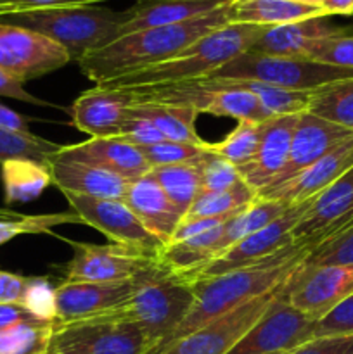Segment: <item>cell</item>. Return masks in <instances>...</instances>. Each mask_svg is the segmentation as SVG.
Here are the masks:
<instances>
[{
	"label": "cell",
	"mask_w": 353,
	"mask_h": 354,
	"mask_svg": "<svg viewBox=\"0 0 353 354\" xmlns=\"http://www.w3.org/2000/svg\"><path fill=\"white\" fill-rule=\"evenodd\" d=\"M308 249L301 244H291L280 249L275 254L262 259L258 263L221 273L217 277L190 280L194 290V304L185 320L179 325L175 332L159 346L152 354L161 353L166 346L176 339L190 334L196 328L203 327L208 322L237 310L242 304L270 292L282 286L291 273L301 265Z\"/></svg>",
	"instance_id": "obj_1"
},
{
	"label": "cell",
	"mask_w": 353,
	"mask_h": 354,
	"mask_svg": "<svg viewBox=\"0 0 353 354\" xmlns=\"http://www.w3.org/2000/svg\"><path fill=\"white\" fill-rule=\"evenodd\" d=\"M232 3L185 23L149 28L118 37L76 62L83 75L96 82V85L159 64L175 57L204 35L230 23Z\"/></svg>",
	"instance_id": "obj_2"
},
{
	"label": "cell",
	"mask_w": 353,
	"mask_h": 354,
	"mask_svg": "<svg viewBox=\"0 0 353 354\" xmlns=\"http://www.w3.org/2000/svg\"><path fill=\"white\" fill-rule=\"evenodd\" d=\"M265 30L266 26H256V24L228 23L204 35L168 61L118 76L100 86L132 88V86L168 85V83L206 78L242 52H248L265 33Z\"/></svg>",
	"instance_id": "obj_3"
},
{
	"label": "cell",
	"mask_w": 353,
	"mask_h": 354,
	"mask_svg": "<svg viewBox=\"0 0 353 354\" xmlns=\"http://www.w3.org/2000/svg\"><path fill=\"white\" fill-rule=\"evenodd\" d=\"M0 24L26 28L44 35L64 47L73 61H80L90 52L116 40L121 12L97 3L48 7L2 17Z\"/></svg>",
	"instance_id": "obj_4"
},
{
	"label": "cell",
	"mask_w": 353,
	"mask_h": 354,
	"mask_svg": "<svg viewBox=\"0 0 353 354\" xmlns=\"http://www.w3.org/2000/svg\"><path fill=\"white\" fill-rule=\"evenodd\" d=\"M192 304L190 283L158 261L135 277L134 294L125 310L142 327L149 342L147 354H152L185 320Z\"/></svg>",
	"instance_id": "obj_5"
},
{
	"label": "cell",
	"mask_w": 353,
	"mask_h": 354,
	"mask_svg": "<svg viewBox=\"0 0 353 354\" xmlns=\"http://www.w3.org/2000/svg\"><path fill=\"white\" fill-rule=\"evenodd\" d=\"M206 78L249 80L294 92H314L320 86L353 78V69L325 66L307 57H282L248 50Z\"/></svg>",
	"instance_id": "obj_6"
},
{
	"label": "cell",
	"mask_w": 353,
	"mask_h": 354,
	"mask_svg": "<svg viewBox=\"0 0 353 354\" xmlns=\"http://www.w3.org/2000/svg\"><path fill=\"white\" fill-rule=\"evenodd\" d=\"M141 325L120 308L113 313L55 325L48 354H147Z\"/></svg>",
	"instance_id": "obj_7"
},
{
	"label": "cell",
	"mask_w": 353,
	"mask_h": 354,
	"mask_svg": "<svg viewBox=\"0 0 353 354\" xmlns=\"http://www.w3.org/2000/svg\"><path fill=\"white\" fill-rule=\"evenodd\" d=\"M315 322L294 310L284 297V286L265 313L227 354L289 353L314 339Z\"/></svg>",
	"instance_id": "obj_8"
},
{
	"label": "cell",
	"mask_w": 353,
	"mask_h": 354,
	"mask_svg": "<svg viewBox=\"0 0 353 354\" xmlns=\"http://www.w3.org/2000/svg\"><path fill=\"white\" fill-rule=\"evenodd\" d=\"M353 294V265H301L284 283V297L314 322Z\"/></svg>",
	"instance_id": "obj_9"
},
{
	"label": "cell",
	"mask_w": 353,
	"mask_h": 354,
	"mask_svg": "<svg viewBox=\"0 0 353 354\" xmlns=\"http://www.w3.org/2000/svg\"><path fill=\"white\" fill-rule=\"evenodd\" d=\"M64 197L82 223L102 232L113 244L159 258L165 244L142 225L123 201L96 199L76 194H64Z\"/></svg>",
	"instance_id": "obj_10"
},
{
	"label": "cell",
	"mask_w": 353,
	"mask_h": 354,
	"mask_svg": "<svg viewBox=\"0 0 353 354\" xmlns=\"http://www.w3.org/2000/svg\"><path fill=\"white\" fill-rule=\"evenodd\" d=\"M73 61L51 38L26 28L0 24V68L23 83L40 78Z\"/></svg>",
	"instance_id": "obj_11"
},
{
	"label": "cell",
	"mask_w": 353,
	"mask_h": 354,
	"mask_svg": "<svg viewBox=\"0 0 353 354\" xmlns=\"http://www.w3.org/2000/svg\"><path fill=\"white\" fill-rule=\"evenodd\" d=\"M282 286L242 304L224 317L208 322L203 327L176 339L158 354H227L265 313Z\"/></svg>",
	"instance_id": "obj_12"
},
{
	"label": "cell",
	"mask_w": 353,
	"mask_h": 354,
	"mask_svg": "<svg viewBox=\"0 0 353 354\" xmlns=\"http://www.w3.org/2000/svg\"><path fill=\"white\" fill-rule=\"evenodd\" d=\"M69 244L73 245V258L66 266L64 282L134 280L138 273L159 261L154 256L118 244Z\"/></svg>",
	"instance_id": "obj_13"
},
{
	"label": "cell",
	"mask_w": 353,
	"mask_h": 354,
	"mask_svg": "<svg viewBox=\"0 0 353 354\" xmlns=\"http://www.w3.org/2000/svg\"><path fill=\"white\" fill-rule=\"evenodd\" d=\"M308 206H310V201L305 204H298V206H291L282 216L263 227L262 230L239 241L237 244H234L224 254L215 258L210 265L204 266L192 279L185 280V282L204 279V277H217L221 275V273L244 268V266L262 261V259L275 254L280 249L294 244L293 230L298 221H300V218L305 214V211L308 209Z\"/></svg>",
	"instance_id": "obj_14"
},
{
	"label": "cell",
	"mask_w": 353,
	"mask_h": 354,
	"mask_svg": "<svg viewBox=\"0 0 353 354\" xmlns=\"http://www.w3.org/2000/svg\"><path fill=\"white\" fill-rule=\"evenodd\" d=\"M353 221V168L339 176L310 206L293 230V241L308 252Z\"/></svg>",
	"instance_id": "obj_15"
},
{
	"label": "cell",
	"mask_w": 353,
	"mask_h": 354,
	"mask_svg": "<svg viewBox=\"0 0 353 354\" xmlns=\"http://www.w3.org/2000/svg\"><path fill=\"white\" fill-rule=\"evenodd\" d=\"M134 294V280L62 282L55 287V325L102 317L123 308Z\"/></svg>",
	"instance_id": "obj_16"
},
{
	"label": "cell",
	"mask_w": 353,
	"mask_h": 354,
	"mask_svg": "<svg viewBox=\"0 0 353 354\" xmlns=\"http://www.w3.org/2000/svg\"><path fill=\"white\" fill-rule=\"evenodd\" d=\"M353 168V137L332 149L317 162L280 185L269 187L258 192V199L282 201L287 206H298L315 199L329 185Z\"/></svg>",
	"instance_id": "obj_17"
},
{
	"label": "cell",
	"mask_w": 353,
	"mask_h": 354,
	"mask_svg": "<svg viewBox=\"0 0 353 354\" xmlns=\"http://www.w3.org/2000/svg\"><path fill=\"white\" fill-rule=\"evenodd\" d=\"M350 137H353L352 131L345 130L334 123H329V121L322 120V118L315 116L308 111L301 113L296 127H294L286 166L269 187L280 185L293 176L300 175L301 171L310 168L314 162L324 158L325 154H329L332 149L348 140ZM269 187H265V189H269Z\"/></svg>",
	"instance_id": "obj_18"
},
{
	"label": "cell",
	"mask_w": 353,
	"mask_h": 354,
	"mask_svg": "<svg viewBox=\"0 0 353 354\" xmlns=\"http://www.w3.org/2000/svg\"><path fill=\"white\" fill-rule=\"evenodd\" d=\"M55 159L93 166L104 171L127 178L128 182L138 180L151 171L144 154L137 145L120 137L89 138L73 145H62Z\"/></svg>",
	"instance_id": "obj_19"
},
{
	"label": "cell",
	"mask_w": 353,
	"mask_h": 354,
	"mask_svg": "<svg viewBox=\"0 0 353 354\" xmlns=\"http://www.w3.org/2000/svg\"><path fill=\"white\" fill-rule=\"evenodd\" d=\"M130 106L132 97L127 90L96 85L76 97L69 116L73 124L90 138L118 137Z\"/></svg>",
	"instance_id": "obj_20"
},
{
	"label": "cell",
	"mask_w": 353,
	"mask_h": 354,
	"mask_svg": "<svg viewBox=\"0 0 353 354\" xmlns=\"http://www.w3.org/2000/svg\"><path fill=\"white\" fill-rule=\"evenodd\" d=\"M300 114L273 116L260 123L258 151L251 162L239 168V175L256 192L269 187L286 166L291 140Z\"/></svg>",
	"instance_id": "obj_21"
},
{
	"label": "cell",
	"mask_w": 353,
	"mask_h": 354,
	"mask_svg": "<svg viewBox=\"0 0 353 354\" xmlns=\"http://www.w3.org/2000/svg\"><path fill=\"white\" fill-rule=\"evenodd\" d=\"M232 2L235 0H135L134 6L121 12L118 37L149 28L185 23Z\"/></svg>",
	"instance_id": "obj_22"
},
{
	"label": "cell",
	"mask_w": 353,
	"mask_h": 354,
	"mask_svg": "<svg viewBox=\"0 0 353 354\" xmlns=\"http://www.w3.org/2000/svg\"><path fill=\"white\" fill-rule=\"evenodd\" d=\"M123 203L135 213L145 228L163 244H168L183 214L168 199L161 187L151 175L128 183Z\"/></svg>",
	"instance_id": "obj_23"
},
{
	"label": "cell",
	"mask_w": 353,
	"mask_h": 354,
	"mask_svg": "<svg viewBox=\"0 0 353 354\" xmlns=\"http://www.w3.org/2000/svg\"><path fill=\"white\" fill-rule=\"evenodd\" d=\"M348 28L332 23L331 16L310 17V19L266 28L265 33L249 50L266 55H282V57H305V52L314 41L343 33Z\"/></svg>",
	"instance_id": "obj_24"
},
{
	"label": "cell",
	"mask_w": 353,
	"mask_h": 354,
	"mask_svg": "<svg viewBox=\"0 0 353 354\" xmlns=\"http://www.w3.org/2000/svg\"><path fill=\"white\" fill-rule=\"evenodd\" d=\"M52 183L62 194H76L83 197H96V199H118L123 201L128 189V180L83 165V162L62 161L52 158L48 165Z\"/></svg>",
	"instance_id": "obj_25"
},
{
	"label": "cell",
	"mask_w": 353,
	"mask_h": 354,
	"mask_svg": "<svg viewBox=\"0 0 353 354\" xmlns=\"http://www.w3.org/2000/svg\"><path fill=\"white\" fill-rule=\"evenodd\" d=\"M318 16H327L322 7L294 0H235L230 9V23L266 28Z\"/></svg>",
	"instance_id": "obj_26"
},
{
	"label": "cell",
	"mask_w": 353,
	"mask_h": 354,
	"mask_svg": "<svg viewBox=\"0 0 353 354\" xmlns=\"http://www.w3.org/2000/svg\"><path fill=\"white\" fill-rule=\"evenodd\" d=\"M128 113L151 121L166 140L203 144V138L196 131V121L199 113L194 107L183 104L163 102H132Z\"/></svg>",
	"instance_id": "obj_27"
},
{
	"label": "cell",
	"mask_w": 353,
	"mask_h": 354,
	"mask_svg": "<svg viewBox=\"0 0 353 354\" xmlns=\"http://www.w3.org/2000/svg\"><path fill=\"white\" fill-rule=\"evenodd\" d=\"M287 209H289V206H287L286 203H282V201L258 199V197H256L251 204H248L244 209H241L237 214H234V216L224 225L220 239H218V242L215 244V258L224 254L227 249H230L232 245L237 244V242L242 241L244 237L262 230L263 227H266V225H270L272 221H275L277 218L282 216Z\"/></svg>",
	"instance_id": "obj_28"
},
{
	"label": "cell",
	"mask_w": 353,
	"mask_h": 354,
	"mask_svg": "<svg viewBox=\"0 0 353 354\" xmlns=\"http://www.w3.org/2000/svg\"><path fill=\"white\" fill-rule=\"evenodd\" d=\"M0 175L7 206L35 201L52 183L48 166L30 159H10L2 162Z\"/></svg>",
	"instance_id": "obj_29"
},
{
	"label": "cell",
	"mask_w": 353,
	"mask_h": 354,
	"mask_svg": "<svg viewBox=\"0 0 353 354\" xmlns=\"http://www.w3.org/2000/svg\"><path fill=\"white\" fill-rule=\"evenodd\" d=\"M307 111L353 133V78L310 92Z\"/></svg>",
	"instance_id": "obj_30"
},
{
	"label": "cell",
	"mask_w": 353,
	"mask_h": 354,
	"mask_svg": "<svg viewBox=\"0 0 353 354\" xmlns=\"http://www.w3.org/2000/svg\"><path fill=\"white\" fill-rule=\"evenodd\" d=\"M149 175L158 182L163 192L185 216L189 207L201 194L199 173L192 165H173L151 168Z\"/></svg>",
	"instance_id": "obj_31"
},
{
	"label": "cell",
	"mask_w": 353,
	"mask_h": 354,
	"mask_svg": "<svg viewBox=\"0 0 353 354\" xmlns=\"http://www.w3.org/2000/svg\"><path fill=\"white\" fill-rule=\"evenodd\" d=\"M55 324L24 320L0 328V354H48Z\"/></svg>",
	"instance_id": "obj_32"
},
{
	"label": "cell",
	"mask_w": 353,
	"mask_h": 354,
	"mask_svg": "<svg viewBox=\"0 0 353 354\" xmlns=\"http://www.w3.org/2000/svg\"><path fill=\"white\" fill-rule=\"evenodd\" d=\"M258 192L242 180L224 192L199 194L183 218H217L239 213L256 199Z\"/></svg>",
	"instance_id": "obj_33"
},
{
	"label": "cell",
	"mask_w": 353,
	"mask_h": 354,
	"mask_svg": "<svg viewBox=\"0 0 353 354\" xmlns=\"http://www.w3.org/2000/svg\"><path fill=\"white\" fill-rule=\"evenodd\" d=\"M62 145L38 137L35 133H21L0 127V165L10 159H30L48 166Z\"/></svg>",
	"instance_id": "obj_34"
},
{
	"label": "cell",
	"mask_w": 353,
	"mask_h": 354,
	"mask_svg": "<svg viewBox=\"0 0 353 354\" xmlns=\"http://www.w3.org/2000/svg\"><path fill=\"white\" fill-rule=\"evenodd\" d=\"M225 82L251 92L272 118L305 113L310 99V92H294L266 83L249 82V80H225Z\"/></svg>",
	"instance_id": "obj_35"
},
{
	"label": "cell",
	"mask_w": 353,
	"mask_h": 354,
	"mask_svg": "<svg viewBox=\"0 0 353 354\" xmlns=\"http://www.w3.org/2000/svg\"><path fill=\"white\" fill-rule=\"evenodd\" d=\"M262 128L260 123L253 121H237V127L227 135V138L217 144H208V149L215 154L221 156L235 168H242L253 161L260 144Z\"/></svg>",
	"instance_id": "obj_36"
},
{
	"label": "cell",
	"mask_w": 353,
	"mask_h": 354,
	"mask_svg": "<svg viewBox=\"0 0 353 354\" xmlns=\"http://www.w3.org/2000/svg\"><path fill=\"white\" fill-rule=\"evenodd\" d=\"M144 154L145 161L151 168L173 165H192L196 166L208 152V142L203 144H187V142L163 140L158 144L138 147Z\"/></svg>",
	"instance_id": "obj_37"
},
{
	"label": "cell",
	"mask_w": 353,
	"mask_h": 354,
	"mask_svg": "<svg viewBox=\"0 0 353 354\" xmlns=\"http://www.w3.org/2000/svg\"><path fill=\"white\" fill-rule=\"evenodd\" d=\"M64 223H82L76 213L23 214L17 220H0V245L26 234H47L54 227Z\"/></svg>",
	"instance_id": "obj_38"
},
{
	"label": "cell",
	"mask_w": 353,
	"mask_h": 354,
	"mask_svg": "<svg viewBox=\"0 0 353 354\" xmlns=\"http://www.w3.org/2000/svg\"><path fill=\"white\" fill-rule=\"evenodd\" d=\"M199 173L201 194L224 192L242 182L239 169L232 162L208 149L206 154L196 165Z\"/></svg>",
	"instance_id": "obj_39"
},
{
	"label": "cell",
	"mask_w": 353,
	"mask_h": 354,
	"mask_svg": "<svg viewBox=\"0 0 353 354\" xmlns=\"http://www.w3.org/2000/svg\"><path fill=\"white\" fill-rule=\"evenodd\" d=\"M305 57L325 66L353 69V31L348 28L343 33L314 41L305 52Z\"/></svg>",
	"instance_id": "obj_40"
},
{
	"label": "cell",
	"mask_w": 353,
	"mask_h": 354,
	"mask_svg": "<svg viewBox=\"0 0 353 354\" xmlns=\"http://www.w3.org/2000/svg\"><path fill=\"white\" fill-rule=\"evenodd\" d=\"M307 266L353 265V221L343 230L315 245L303 259Z\"/></svg>",
	"instance_id": "obj_41"
},
{
	"label": "cell",
	"mask_w": 353,
	"mask_h": 354,
	"mask_svg": "<svg viewBox=\"0 0 353 354\" xmlns=\"http://www.w3.org/2000/svg\"><path fill=\"white\" fill-rule=\"evenodd\" d=\"M19 306L37 320L55 324V287L45 279H28Z\"/></svg>",
	"instance_id": "obj_42"
},
{
	"label": "cell",
	"mask_w": 353,
	"mask_h": 354,
	"mask_svg": "<svg viewBox=\"0 0 353 354\" xmlns=\"http://www.w3.org/2000/svg\"><path fill=\"white\" fill-rule=\"evenodd\" d=\"M327 335H353V294L315 322L314 337Z\"/></svg>",
	"instance_id": "obj_43"
},
{
	"label": "cell",
	"mask_w": 353,
	"mask_h": 354,
	"mask_svg": "<svg viewBox=\"0 0 353 354\" xmlns=\"http://www.w3.org/2000/svg\"><path fill=\"white\" fill-rule=\"evenodd\" d=\"M118 137L137 145V147H145V145H152L166 140L165 135L151 121L141 116H134L130 113H128V118L125 120V123L121 124Z\"/></svg>",
	"instance_id": "obj_44"
},
{
	"label": "cell",
	"mask_w": 353,
	"mask_h": 354,
	"mask_svg": "<svg viewBox=\"0 0 353 354\" xmlns=\"http://www.w3.org/2000/svg\"><path fill=\"white\" fill-rule=\"evenodd\" d=\"M291 354H353V335L314 337L293 349Z\"/></svg>",
	"instance_id": "obj_45"
},
{
	"label": "cell",
	"mask_w": 353,
	"mask_h": 354,
	"mask_svg": "<svg viewBox=\"0 0 353 354\" xmlns=\"http://www.w3.org/2000/svg\"><path fill=\"white\" fill-rule=\"evenodd\" d=\"M104 0H0V19L14 14L30 12V10L48 9V7L64 6H90L100 3Z\"/></svg>",
	"instance_id": "obj_46"
},
{
	"label": "cell",
	"mask_w": 353,
	"mask_h": 354,
	"mask_svg": "<svg viewBox=\"0 0 353 354\" xmlns=\"http://www.w3.org/2000/svg\"><path fill=\"white\" fill-rule=\"evenodd\" d=\"M0 97H9V99L35 104V106H48V102L31 95V93L24 88V83L21 82V80H17L16 76L3 71L2 68H0Z\"/></svg>",
	"instance_id": "obj_47"
},
{
	"label": "cell",
	"mask_w": 353,
	"mask_h": 354,
	"mask_svg": "<svg viewBox=\"0 0 353 354\" xmlns=\"http://www.w3.org/2000/svg\"><path fill=\"white\" fill-rule=\"evenodd\" d=\"M28 279L0 270V304H21Z\"/></svg>",
	"instance_id": "obj_48"
},
{
	"label": "cell",
	"mask_w": 353,
	"mask_h": 354,
	"mask_svg": "<svg viewBox=\"0 0 353 354\" xmlns=\"http://www.w3.org/2000/svg\"><path fill=\"white\" fill-rule=\"evenodd\" d=\"M30 120L23 114L16 113L10 107L0 104V127L9 128V130L21 131V133H30Z\"/></svg>",
	"instance_id": "obj_49"
},
{
	"label": "cell",
	"mask_w": 353,
	"mask_h": 354,
	"mask_svg": "<svg viewBox=\"0 0 353 354\" xmlns=\"http://www.w3.org/2000/svg\"><path fill=\"white\" fill-rule=\"evenodd\" d=\"M24 320H37L19 304H0V328L10 327Z\"/></svg>",
	"instance_id": "obj_50"
},
{
	"label": "cell",
	"mask_w": 353,
	"mask_h": 354,
	"mask_svg": "<svg viewBox=\"0 0 353 354\" xmlns=\"http://www.w3.org/2000/svg\"><path fill=\"white\" fill-rule=\"evenodd\" d=\"M320 7L327 16H353V0H324Z\"/></svg>",
	"instance_id": "obj_51"
},
{
	"label": "cell",
	"mask_w": 353,
	"mask_h": 354,
	"mask_svg": "<svg viewBox=\"0 0 353 354\" xmlns=\"http://www.w3.org/2000/svg\"><path fill=\"white\" fill-rule=\"evenodd\" d=\"M23 214L16 213V211H10V209H6V207H0V220H17V218H21Z\"/></svg>",
	"instance_id": "obj_52"
},
{
	"label": "cell",
	"mask_w": 353,
	"mask_h": 354,
	"mask_svg": "<svg viewBox=\"0 0 353 354\" xmlns=\"http://www.w3.org/2000/svg\"><path fill=\"white\" fill-rule=\"evenodd\" d=\"M294 2L308 3V6H317V7H320V6H322V2H324V0H294Z\"/></svg>",
	"instance_id": "obj_53"
},
{
	"label": "cell",
	"mask_w": 353,
	"mask_h": 354,
	"mask_svg": "<svg viewBox=\"0 0 353 354\" xmlns=\"http://www.w3.org/2000/svg\"><path fill=\"white\" fill-rule=\"evenodd\" d=\"M275 354H291V351L289 353H287V351L286 353H275Z\"/></svg>",
	"instance_id": "obj_54"
}]
</instances>
